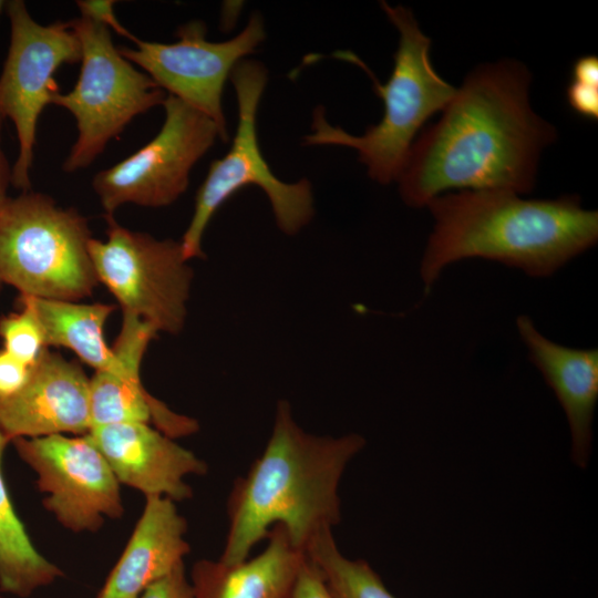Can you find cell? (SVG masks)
I'll use <instances>...</instances> for the list:
<instances>
[{
	"mask_svg": "<svg viewBox=\"0 0 598 598\" xmlns=\"http://www.w3.org/2000/svg\"><path fill=\"white\" fill-rule=\"evenodd\" d=\"M530 81L512 59L472 70L412 144L396 178L403 202L423 207L450 189L529 193L540 153L557 137L530 106Z\"/></svg>",
	"mask_w": 598,
	"mask_h": 598,
	"instance_id": "cell-1",
	"label": "cell"
},
{
	"mask_svg": "<svg viewBox=\"0 0 598 598\" xmlns=\"http://www.w3.org/2000/svg\"><path fill=\"white\" fill-rule=\"evenodd\" d=\"M364 445L357 433L333 437L303 431L289 402L280 400L262 453L230 489L219 560L237 564L249 558L275 525L282 526L291 543L305 551L313 536L340 523L339 484Z\"/></svg>",
	"mask_w": 598,
	"mask_h": 598,
	"instance_id": "cell-2",
	"label": "cell"
},
{
	"mask_svg": "<svg viewBox=\"0 0 598 598\" xmlns=\"http://www.w3.org/2000/svg\"><path fill=\"white\" fill-rule=\"evenodd\" d=\"M434 225L420 266L429 290L451 264L484 258L549 277L598 240V212L577 195L525 199L507 190L444 193L426 205Z\"/></svg>",
	"mask_w": 598,
	"mask_h": 598,
	"instance_id": "cell-3",
	"label": "cell"
},
{
	"mask_svg": "<svg viewBox=\"0 0 598 598\" xmlns=\"http://www.w3.org/2000/svg\"><path fill=\"white\" fill-rule=\"evenodd\" d=\"M381 8L399 31L394 66L389 80L380 84L357 56L343 53L370 74L378 95L383 101L381 121L357 136L326 118L322 107L313 112L311 133L305 145H338L355 150L367 166L369 176L380 183L396 181L414 138L424 123L443 111L456 92L433 68L430 59L431 39L426 37L405 7L381 1Z\"/></svg>",
	"mask_w": 598,
	"mask_h": 598,
	"instance_id": "cell-4",
	"label": "cell"
},
{
	"mask_svg": "<svg viewBox=\"0 0 598 598\" xmlns=\"http://www.w3.org/2000/svg\"><path fill=\"white\" fill-rule=\"evenodd\" d=\"M87 219L49 195L27 190L0 205V290L80 301L99 281L89 252Z\"/></svg>",
	"mask_w": 598,
	"mask_h": 598,
	"instance_id": "cell-5",
	"label": "cell"
},
{
	"mask_svg": "<svg viewBox=\"0 0 598 598\" xmlns=\"http://www.w3.org/2000/svg\"><path fill=\"white\" fill-rule=\"evenodd\" d=\"M237 97L238 124L228 152L214 161L199 186L194 214L181 245L189 260L204 257L202 240L217 209L238 189L259 186L267 195L276 223L287 235H295L313 217V197L308 179L285 183L277 178L265 161L257 137V110L267 84L262 63L244 59L229 76Z\"/></svg>",
	"mask_w": 598,
	"mask_h": 598,
	"instance_id": "cell-6",
	"label": "cell"
},
{
	"mask_svg": "<svg viewBox=\"0 0 598 598\" xmlns=\"http://www.w3.org/2000/svg\"><path fill=\"white\" fill-rule=\"evenodd\" d=\"M70 24L82 49L79 79L71 91L51 99L76 122L78 138L62 165L66 173L90 166L135 116L162 105L167 96L121 54L107 27L82 17Z\"/></svg>",
	"mask_w": 598,
	"mask_h": 598,
	"instance_id": "cell-7",
	"label": "cell"
},
{
	"mask_svg": "<svg viewBox=\"0 0 598 598\" xmlns=\"http://www.w3.org/2000/svg\"><path fill=\"white\" fill-rule=\"evenodd\" d=\"M106 239L89 243L99 283L113 295L123 315L145 321L157 332L178 334L194 277L181 241L131 230L113 216H106Z\"/></svg>",
	"mask_w": 598,
	"mask_h": 598,
	"instance_id": "cell-8",
	"label": "cell"
},
{
	"mask_svg": "<svg viewBox=\"0 0 598 598\" xmlns=\"http://www.w3.org/2000/svg\"><path fill=\"white\" fill-rule=\"evenodd\" d=\"M10 44L0 74V113L16 128L19 153L12 166L11 185L31 189V169L39 117L58 85L54 73L63 64L81 61V43L70 21L40 24L24 1L6 3Z\"/></svg>",
	"mask_w": 598,
	"mask_h": 598,
	"instance_id": "cell-9",
	"label": "cell"
},
{
	"mask_svg": "<svg viewBox=\"0 0 598 598\" xmlns=\"http://www.w3.org/2000/svg\"><path fill=\"white\" fill-rule=\"evenodd\" d=\"M162 105L165 118L154 138L93 177L106 216L124 204L151 208L173 204L186 192L193 166L219 137L208 116L179 99L167 94Z\"/></svg>",
	"mask_w": 598,
	"mask_h": 598,
	"instance_id": "cell-10",
	"label": "cell"
},
{
	"mask_svg": "<svg viewBox=\"0 0 598 598\" xmlns=\"http://www.w3.org/2000/svg\"><path fill=\"white\" fill-rule=\"evenodd\" d=\"M203 21L182 24L173 43L145 41L133 35L134 48L122 47L121 54L144 70L168 95H173L208 116L228 140L221 106L224 85L231 71L265 40L262 18L252 13L247 25L230 40L206 39Z\"/></svg>",
	"mask_w": 598,
	"mask_h": 598,
	"instance_id": "cell-11",
	"label": "cell"
},
{
	"mask_svg": "<svg viewBox=\"0 0 598 598\" xmlns=\"http://www.w3.org/2000/svg\"><path fill=\"white\" fill-rule=\"evenodd\" d=\"M38 475L43 505L72 532H96L104 518L124 508L120 483L96 446L84 435L53 434L11 441Z\"/></svg>",
	"mask_w": 598,
	"mask_h": 598,
	"instance_id": "cell-12",
	"label": "cell"
},
{
	"mask_svg": "<svg viewBox=\"0 0 598 598\" xmlns=\"http://www.w3.org/2000/svg\"><path fill=\"white\" fill-rule=\"evenodd\" d=\"M157 331L143 320L123 315L121 330L112 347L115 364L95 371L90 379L91 427L115 423H153L172 439L188 436L198 422L172 411L152 395L141 380V364Z\"/></svg>",
	"mask_w": 598,
	"mask_h": 598,
	"instance_id": "cell-13",
	"label": "cell"
},
{
	"mask_svg": "<svg viewBox=\"0 0 598 598\" xmlns=\"http://www.w3.org/2000/svg\"><path fill=\"white\" fill-rule=\"evenodd\" d=\"M0 430L10 440L91 430L90 379L80 363L49 348L17 393L0 398Z\"/></svg>",
	"mask_w": 598,
	"mask_h": 598,
	"instance_id": "cell-14",
	"label": "cell"
},
{
	"mask_svg": "<svg viewBox=\"0 0 598 598\" xmlns=\"http://www.w3.org/2000/svg\"><path fill=\"white\" fill-rule=\"evenodd\" d=\"M104 456L118 483L145 496L174 502L193 496L188 475L207 473L206 463L174 439L145 423L93 426L85 434Z\"/></svg>",
	"mask_w": 598,
	"mask_h": 598,
	"instance_id": "cell-15",
	"label": "cell"
},
{
	"mask_svg": "<svg viewBox=\"0 0 598 598\" xmlns=\"http://www.w3.org/2000/svg\"><path fill=\"white\" fill-rule=\"evenodd\" d=\"M516 327L530 362L565 412L571 436V460L578 467L586 468L598 401V350L559 344L545 337L525 315L517 317Z\"/></svg>",
	"mask_w": 598,
	"mask_h": 598,
	"instance_id": "cell-16",
	"label": "cell"
},
{
	"mask_svg": "<svg viewBox=\"0 0 598 598\" xmlns=\"http://www.w3.org/2000/svg\"><path fill=\"white\" fill-rule=\"evenodd\" d=\"M144 511L97 598H138L151 585L184 564L190 546L186 519L175 502L145 496Z\"/></svg>",
	"mask_w": 598,
	"mask_h": 598,
	"instance_id": "cell-17",
	"label": "cell"
},
{
	"mask_svg": "<svg viewBox=\"0 0 598 598\" xmlns=\"http://www.w3.org/2000/svg\"><path fill=\"white\" fill-rule=\"evenodd\" d=\"M266 539L260 554L237 564L195 563L189 580L195 598H289L306 554L280 525Z\"/></svg>",
	"mask_w": 598,
	"mask_h": 598,
	"instance_id": "cell-18",
	"label": "cell"
},
{
	"mask_svg": "<svg viewBox=\"0 0 598 598\" xmlns=\"http://www.w3.org/2000/svg\"><path fill=\"white\" fill-rule=\"evenodd\" d=\"M37 316L48 348H65L95 371L115 364V354L105 339V324L115 306L102 302L42 299L19 296Z\"/></svg>",
	"mask_w": 598,
	"mask_h": 598,
	"instance_id": "cell-19",
	"label": "cell"
},
{
	"mask_svg": "<svg viewBox=\"0 0 598 598\" xmlns=\"http://www.w3.org/2000/svg\"><path fill=\"white\" fill-rule=\"evenodd\" d=\"M9 442L0 430V591L25 598L63 573L35 549L13 508L1 470Z\"/></svg>",
	"mask_w": 598,
	"mask_h": 598,
	"instance_id": "cell-20",
	"label": "cell"
},
{
	"mask_svg": "<svg viewBox=\"0 0 598 598\" xmlns=\"http://www.w3.org/2000/svg\"><path fill=\"white\" fill-rule=\"evenodd\" d=\"M307 558L320 571L333 598H396L363 559L341 554L332 529H323L305 547Z\"/></svg>",
	"mask_w": 598,
	"mask_h": 598,
	"instance_id": "cell-21",
	"label": "cell"
},
{
	"mask_svg": "<svg viewBox=\"0 0 598 598\" xmlns=\"http://www.w3.org/2000/svg\"><path fill=\"white\" fill-rule=\"evenodd\" d=\"M18 305V311L0 317L2 349L32 367L48 346L33 310L24 302Z\"/></svg>",
	"mask_w": 598,
	"mask_h": 598,
	"instance_id": "cell-22",
	"label": "cell"
},
{
	"mask_svg": "<svg viewBox=\"0 0 598 598\" xmlns=\"http://www.w3.org/2000/svg\"><path fill=\"white\" fill-rule=\"evenodd\" d=\"M138 598H195L184 564L151 585Z\"/></svg>",
	"mask_w": 598,
	"mask_h": 598,
	"instance_id": "cell-23",
	"label": "cell"
},
{
	"mask_svg": "<svg viewBox=\"0 0 598 598\" xmlns=\"http://www.w3.org/2000/svg\"><path fill=\"white\" fill-rule=\"evenodd\" d=\"M33 367V365H32ZM32 367L0 349V398L17 393L29 380Z\"/></svg>",
	"mask_w": 598,
	"mask_h": 598,
	"instance_id": "cell-24",
	"label": "cell"
},
{
	"mask_svg": "<svg viewBox=\"0 0 598 598\" xmlns=\"http://www.w3.org/2000/svg\"><path fill=\"white\" fill-rule=\"evenodd\" d=\"M113 0H78L76 6L81 12V17L94 21L96 23L112 29L117 34H121L130 40L133 34L125 29L117 20L114 12Z\"/></svg>",
	"mask_w": 598,
	"mask_h": 598,
	"instance_id": "cell-25",
	"label": "cell"
},
{
	"mask_svg": "<svg viewBox=\"0 0 598 598\" xmlns=\"http://www.w3.org/2000/svg\"><path fill=\"white\" fill-rule=\"evenodd\" d=\"M289 598H333L320 571L307 556Z\"/></svg>",
	"mask_w": 598,
	"mask_h": 598,
	"instance_id": "cell-26",
	"label": "cell"
},
{
	"mask_svg": "<svg viewBox=\"0 0 598 598\" xmlns=\"http://www.w3.org/2000/svg\"><path fill=\"white\" fill-rule=\"evenodd\" d=\"M569 106L580 116L598 118V87L571 80L566 89Z\"/></svg>",
	"mask_w": 598,
	"mask_h": 598,
	"instance_id": "cell-27",
	"label": "cell"
},
{
	"mask_svg": "<svg viewBox=\"0 0 598 598\" xmlns=\"http://www.w3.org/2000/svg\"><path fill=\"white\" fill-rule=\"evenodd\" d=\"M571 80L598 87V59L596 55L578 58L571 68Z\"/></svg>",
	"mask_w": 598,
	"mask_h": 598,
	"instance_id": "cell-28",
	"label": "cell"
},
{
	"mask_svg": "<svg viewBox=\"0 0 598 598\" xmlns=\"http://www.w3.org/2000/svg\"><path fill=\"white\" fill-rule=\"evenodd\" d=\"M4 117L0 113V205L9 197L8 188L11 185L12 167L1 146V135Z\"/></svg>",
	"mask_w": 598,
	"mask_h": 598,
	"instance_id": "cell-29",
	"label": "cell"
},
{
	"mask_svg": "<svg viewBox=\"0 0 598 598\" xmlns=\"http://www.w3.org/2000/svg\"><path fill=\"white\" fill-rule=\"evenodd\" d=\"M7 1L0 0V13L6 8Z\"/></svg>",
	"mask_w": 598,
	"mask_h": 598,
	"instance_id": "cell-30",
	"label": "cell"
}]
</instances>
